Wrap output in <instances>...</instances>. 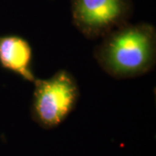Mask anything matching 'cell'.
Returning a JSON list of instances; mask_svg holds the SVG:
<instances>
[{
  "label": "cell",
  "instance_id": "obj_1",
  "mask_svg": "<svg viewBox=\"0 0 156 156\" xmlns=\"http://www.w3.org/2000/svg\"><path fill=\"white\" fill-rule=\"evenodd\" d=\"M95 56L101 68L112 77L145 75L155 65V28L147 23L124 24L104 37Z\"/></svg>",
  "mask_w": 156,
  "mask_h": 156
},
{
  "label": "cell",
  "instance_id": "obj_2",
  "mask_svg": "<svg viewBox=\"0 0 156 156\" xmlns=\"http://www.w3.org/2000/svg\"><path fill=\"white\" fill-rule=\"evenodd\" d=\"M33 112L43 125L55 127L72 111L79 96V89L72 75L59 70L51 77L36 79L33 83Z\"/></svg>",
  "mask_w": 156,
  "mask_h": 156
},
{
  "label": "cell",
  "instance_id": "obj_3",
  "mask_svg": "<svg viewBox=\"0 0 156 156\" xmlns=\"http://www.w3.org/2000/svg\"><path fill=\"white\" fill-rule=\"evenodd\" d=\"M73 22L90 39L105 36L125 24L128 10L125 0H73Z\"/></svg>",
  "mask_w": 156,
  "mask_h": 156
},
{
  "label": "cell",
  "instance_id": "obj_4",
  "mask_svg": "<svg viewBox=\"0 0 156 156\" xmlns=\"http://www.w3.org/2000/svg\"><path fill=\"white\" fill-rule=\"evenodd\" d=\"M32 52L28 42L21 37H0V62L3 67L16 73L23 79L34 83L30 63Z\"/></svg>",
  "mask_w": 156,
  "mask_h": 156
}]
</instances>
